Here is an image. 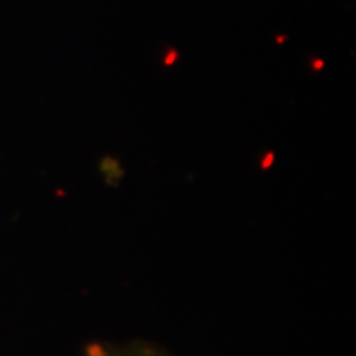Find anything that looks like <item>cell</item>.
<instances>
[{
	"instance_id": "1",
	"label": "cell",
	"mask_w": 356,
	"mask_h": 356,
	"mask_svg": "<svg viewBox=\"0 0 356 356\" xmlns=\"http://www.w3.org/2000/svg\"><path fill=\"white\" fill-rule=\"evenodd\" d=\"M86 356H168L149 346H109V344H91Z\"/></svg>"
}]
</instances>
